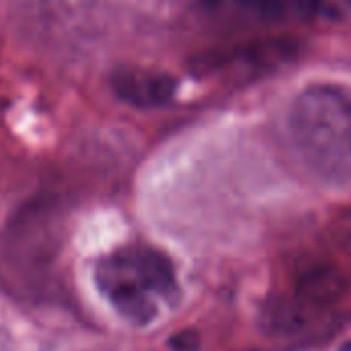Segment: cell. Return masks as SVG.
Instances as JSON below:
<instances>
[{"instance_id": "6da1fadb", "label": "cell", "mask_w": 351, "mask_h": 351, "mask_svg": "<svg viewBox=\"0 0 351 351\" xmlns=\"http://www.w3.org/2000/svg\"><path fill=\"white\" fill-rule=\"evenodd\" d=\"M290 140L319 175L337 179L351 171V95L337 84H313L288 113Z\"/></svg>"}, {"instance_id": "7a4b0ae2", "label": "cell", "mask_w": 351, "mask_h": 351, "mask_svg": "<svg viewBox=\"0 0 351 351\" xmlns=\"http://www.w3.org/2000/svg\"><path fill=\"white\" fill-rule=\"evenodd\" d=\"M95 280L113 308L136 325L154 319V296L167 300L177 296L171 261L148 247H128L101 259Z\"/></svg>"}, {"instance_id": "3957f363", "label": "cell", "mask_w": 351, "mask_h": 351, "mask_svg": "<svg viewBox=\"0 0 351 351\" xmlns=\"http://www.w3.org/2000/svg\"><path fill=\"white\" fill-rule=\"evenodd\" d=\"M115 86L125 101L138 107H158L175 95V80L150 70H128L115 78Z\"/></svg>"}, {"instance_id": "277c9868", "label": "cell", "mask_w": 351, "mask_h": 351, "mask_svg": "<svg viewBox=\"0 0 351 351\" xmlns=\"http://www.w3.org/2000/svg\"><path fill=\"white\" fill-rule=\"evenodd\" d=\"M230 2L237 4L239 8L253 10L265 16H282V4H284V0H230Z\"/></svg>"}, {"instance_id": "5b68a950", "label": "cell", "mask_w": 351, "mask_h": 351, "mask_svg": "<svg viewBox=\"0 0 351 351\" xmlns=\"http://www.w3.org/2000/svg\"><path fill=\"white\" fill-rule=\"evenodd\" d=\"M341 351H351V343H348V346H346Z\"/></svg>"}, {"instance_id": "8992f818", "label": "cell", "mask_w": 351, "mask_h": 351, "mask_svg": "<svg viewBox=\"0 0 351 351\" xmlns=\"http://www.w3.org/2000/svg\"><path fill=\"white\" fill-rule=\"evenodd\" d=\"M348 2H350V4H351V0H348Z\"/></svg>"}]
</instances>
